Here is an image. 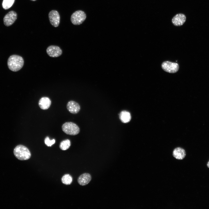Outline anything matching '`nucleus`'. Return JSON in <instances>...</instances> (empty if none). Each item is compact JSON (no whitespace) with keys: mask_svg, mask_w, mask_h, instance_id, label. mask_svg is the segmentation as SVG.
<instances>
[{"mask_svg":"<svg viewBox=\"0 0 209 209\" xmlns=\"http://www.w3.org/2000/svg\"><path fill=\"white\" fill-rule=\"evenodd\" d=\"M91 179V175L88 173H84L81 175L78 178V183L82 186H84L88 184Z\"/></svg>","mask_w":209,"mask_h":209,"instance_id":"obj_11","label":"nucleus"},{"mask_svg":"<svg viewBox=\"0 0 209 209\" xmlns=\"http://www.w3.org/2000/svg\"><path fill=\"white\" fill-rule=\"evenodd\" d=\"M161 67L164 71L167 72L174 73L178 71L179 66L177 63L166 61L162 63Z\"/></svg>","mask_w":209,"mask_h":209,"instance_id":"obj_5","label":"nucleus"},{"mask_svg":"<svg viewBox=\"0 0 209 209\" xmlns=\"http://www.w3.org/2000/svg\"><path fill=\"white\" fill-rule=\"evenodd\" d=\"M15 0H3L2 5L5 9H8L10 8L12 5Z\"/></svg>","mask_w":209,"mask_h":209,"instance_id":"obj_17","label":"nucleus"},{"mask_svg":"<svg viewBox=\"0 0 209 209\" xmlns=\"http://www.w3.org/2000/svg\"><path fill=\"white\" fill-rule=\"evenodd\" d=\"M55 141L54 139L50 140L48 136L46 137L44 139L45 143L48 147H51L55 143Z\"/></svg>","mask_w":209,"mask_h":209,"instance_id":"obj_18","label":"nucleus"},{"mask_svg":"<svg viewBox=\"0 0 209 209\" xmlns=\"http://www.w3.org/2000/svg\"><path fill=\"white\" fill-rule=\"evenodd\" d=\"M119 118L122 122L127 123L131 120V116L130 113L127 111H123L119 114Z\"/></svg>","mask_w":209,"mask_h":209,"instance_id":"obj_14","label":"nucleus"},{"mask_svg":"<svg viewBox=\"0 0 209 209\" xmlns=\"http://www.w3.org/2000/svg\"><path fill=\"white\" fill-rule=\"evenodd\" d=\"M66 108L70 113L74 114L78 113L80 109V106L78 103L72 100L68 102L67 104Z\"/></svg>","mask_w":209,"mask_h":209,"instance_id":"obj_9","label":"nucleus"},{"mask_svg":"<svg viewBox=\"0 0 209 209\" xmlns=\"http://www.w3.org/2000/svg\"><path fill=\"white\" fill-rule=\"evenodd\" d=\"M51 103V101L49 98L47 97H43L39 100L38 104L41 109L46 110L50 107Z\"/></svg>","mask_w":209,"mask_h":209,"instance_id":"obj_13","label":"nucleus"},{"mask_svg":"<svg viewBox=\"0 0 209 209\" xmlns=\"http://www.w3.org/2000/svg\"><path fill=\"white\" fill-rule=\"evenodd\" d=\"M186 20L185 16L183 14L179 13L176 14L172 18V22L174 25L180 26L184 24Z\"/></svg>","mask_w":209,"mask_h":209,"instance_id":"obj_10","label":"nucleus"},{"mask_svg":"<svg viewBox=\"0 0 209 209\" xmlns=\"http://www.w3.org/2000/svg\"><path fill=\"white\" fill-rule=\"evenodd\" d=\"M24 64L23 58L20 56L12 55L8 58L7 64L10 70L16 72L19 71L23 67Z\"/></svg>","mask_w":209,"mask_h":209,"instance_id":"obj_1","label":"nucleus"},{"mask_svg":"<svg viewBox=\"0 0 209 209\" xmlns=\"http://www.w3.org/2000/svg\"><path fill=\"white\" fill-rule=\"evenodd\" d=\"M46 51L48 55L51 57H57L62 54L61 49L59 47L56 46H50L47 48Z\"/></svg>","mask_w":209,"mask_h":209,"instance_id":"obj_8","label":"nucleus"},{"mask_svg":"<svg viewBox=\"0 0 209 209\" xmlns=\"http://www.w3.org/2000/svg\"><path fill=\"white\" fill-rule=\"evenodd\" d=\"M48 17L51 24L54 27L58 26L60 20V17L58 12L56 10H51L49 13Z\"/></svg>","mask_w":209,"mask_h":209,"instance_id":"obj_6","label":"nucleus"},{"mask_svg":"<svg viewBox=\"0 0 209 209\" xmlns=\"http://www.w3.org/2000/svg\"><path fill=\"white\" fill-rule=\"evenodd\" d=\"M71 145V142L69 139L62 141L60 143L59 147L62 150H65L68 149Z\"/></svg>","mask_w":209,"mask_h":209,"instance_id":"obj_16","label":"nucleus"},{"mask_svg":"<svg viewBox=\"0 0 209 209\" xmlns=\"http://www.w3.org/2000/svg\"><path fill=\"white\" fill-rule=\"evenodd\" d=\"M30 0L32 1H36V0Z\"/></svg>","mask_w":209,"mask_h":209,"instance_id":"obj_20","label":"nucleus"},{"mask_svg":"<svg viewBox=\"0 0 209 209\" xmlns=\"http://www.w3.org/2000/svg\"><path fill=\"white\" fill-rule=\"evenodd\" d=\"M86 15L85 13L81 10L76 11L71 15V20L72 23L75 25L81 24L85 20Z\"/></svg>","mask_w":209,"mask_h":209,"instance_id":"obj_4","label":"nucleus"},{"mask_svg":"<svg viewBox=\"0 0 209 209\" xmlns=\"http://www.w3.org/2000/svg\"><path fill=\"white\" fill-rule=\"evenodd\" d=\"M173 155L176 159L182 160L185 157L186 152L183 149L180 147H177L174 150Z\"/></svg>","mask_w":209,"mask_h":209,"instance_id":"obj_12","label":"nucleus"},{"mask_svg":"<svg viewBox=\"0 0 209 209\" xmlns=\"http://www.w3.org/2000/svg\"><path fill=\"white\" fill-rule=\"evenodd\" d=\"M62 131L66 134L70 135H75L80 132V128L75 123L71 122L64 123L62 126Z\"/></svg>","mask_w":209,"mask_h":209,"instance_id":"obj_3","label":"nucleus"},{"mask_svg":"<svg viewBox=\"0 0 209 209\" xmlns=\"http://www.w3.org/2000/svg\"><path fill=\"white\" fill-rule=\"evenodd\" d=\"M15 156L20 160H26L31 157V154L29 149L26 146L21 145L16 146L14 149Z\"/></svg>","mask_w":209,"mask_h":209,"instance_id":"obj_2","label":"nucleus"},{"mask_svg":"<svg viewBox=\"0 0 209 209\" xmlns=\"http://www.w3.org/2000/svg\"><path fill=\"white\" fill-rule=\"evenodd\" d=\"M16 13L13 11L8 12L3 18V22L6 26H9L12 24L17 19Z\"/></svg>","mask_w":209,"mask_h":209,"instance_id":"obj_7","label":"nucleus"},{"mask_svg":"<svg viewBox=\"0 0 209 209\" xmlns=\"http://www.w3.org/2000/svg\"><path fill=\"white\" fill-rule=\"evenodd\" d=\"M73 178L71 175L68 174H64L61 178V181L63 183L66 185L71 184L72 182Z\"/></svg>","mask_w":209,"mask_h":209,"instance_id":"obj_15","label":"nucleus"},{"mask_svg":"<svg viewBox=\"0 0 209 209\" xmlns=\"http://www.w3.org/2000/svg\"><path fill=\"white\" fill-rule=\"evenodd\" d=\"M207 166L209 168V161H208V162L207 163Z\"/></svg>","mask_w":209,"mask_h":209,"instance_id":"obj_19","label":"nucleus"}]
</instances>
